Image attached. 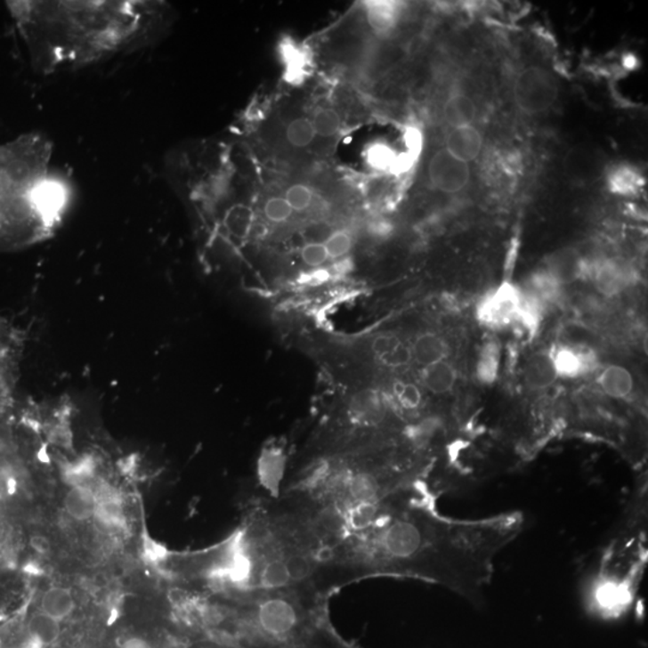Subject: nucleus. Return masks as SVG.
<instances>
[{"label": "nucleus", "instance_id": "obj_10", "mask_svg": "<svg viewBox=\"0 0 648 648\" xmlns=\"http://www.w3.org/2000/svg\"><path fill=\"white\" fill-rule=\"evenodd\" d=\"M348 415L358 425L377 426L385 419L387 408L380 393L374 389H361L354 393L348 402Z\"/></svg>", "mask_w": 648, "mask_h": 648}, {"label": "nucleus", "instance_id": "obj_30", "mask_svg": "<svg viewBox=\"0 0 648 648\" xmlns=\"http://www.w3.org/2000/svg\"><path fill=\"white\" fill-rule=\"evenodd\" d=\"M313 130L316 136L328 137L336 136L341 129V117L339 113L329 107H322L317 109L312 119Z\"/></svg>", "mask_w": 648, "mask_h": 648}, {"label": "nucleus", "instance_id": "obj_29", "mask_svg": "<svg viewBox=\"0 0 648 648\" xmlns=\"http://www.w3.org/2000/svg\"><path fill=\"white\" fill-rule=\"evenodd\" d=\"M258 580H260L262 587L267 589H278L291 584L285 560L271 558V560L265 562V564L262 567Z\"/></svg>", "mask_w": 648, "mask_h": 648}, {"label": "nucleus", "instance_id": "obj_9", "mask_svg": "<svg viewBox=\"0 0 648 648\" xmlns=\"http://www.w3.org/2000/svg\"><path fill=\"white\" fill-rule=\"evenodd\" d=\"M257 622L269 636H286L295 632L299 616L296 606L288 599L271 597L258 605Z\"/></svg>", "mask_w": 648, "mask_h": 648}, {"label": "nucleus", "instance_id": "obj_22", "mask_svg": "<svg viewBox=\"0 0 648 648\" xmlns=\"http://www.w3.org/2000/svg\"><path fill=\"white\" fill-rule=\"evenodd\" d=\"M522 288L547 308V305L554 304L560 298L563 286L546 268H543L530 275L529 280Z\"/></svg>", "mask_w": 648, "mask_h": 648}, {"label": "nucleus", "instance_id": "obj_40", "mask_svg": "<svg viewBox=\"0 0 648 648\" xmlns=\"http://www.w3.org/2000/svg\"><path fill=\"white\" fill-rule=\"evenodd\" d=\"M120 648H151L150 644L146 640L140 639V637H131L126 640V643L120 646Z\"/></svg>", "mask_w": 648, "mask_h": 648}, {"label": "nucleus", "instance_id": "obj_38", "mask_svg": "<svg viewBox=\"0 0 648 648\" xmlns=\"http://www.w3.org/2000/svg\"><path fill=\"white\" fill-rule=\"evenodd\" d=\"M308 243H324L327 238L330 236L329 231H327V226L323 223H313L310 225L308 229Z\"/></svg>", "mask_w": 648, "mask_h": 648}, {"label": "nucleus", "instance_id": "obj_17", "mask_svg": "<svg viewBox=\"0 0 648 648\" xmlns=\"http://www.w3.org/2000/svg\"><path fill=\"white\" fill-rule=\"evenodd\" d=\"M598 385L609 398L625 400L632 395L634 378L628 369L609 365L599 375Z\"/></svg>", "mask_w": 648, "mask_h": 648}, {"label": "nucleus", "instance_id": "obj_3", "mask_svg": "<svg viewBox=\"0 0 648 648\" xmlns=\"http://www.w3.org/2000/svg\"><path fill=\"white\" fill-rule=\"evenodd\" d=\"M513 100L522 115H547L556 106L560 85L547 69L530 65L522 69L513 82Z\"/></svg>", "mask_w": 648, "mask_h": 648}, {"label": "nucleus", "instance_id": "obj_35", "mask_svg": "<svg viewBox=\"0 0 648 648\" xmlns=\"http://www.w3.org/2000/svg\"><path fill=\"white\" fill-rule=\"evenodd\" d=\"M263 213L265 218L273 223L288 222L291 218L293 209L285 198H271L264 203Z\"/></svg>", "mask_w": 648, "mask_h": 648}, {"label": "nucleus", "instance_id": "obj_7", "mask_svg": "<svg viewBox=\"0 0 648 648\" xmlns=\"http://www.w3.org/2000/svg\"><path fill=\"white\" fill-rule=\"evenodd\" d=\"M586 275L597 291L605 296H615L636 284L633 268L623 261L601 258L587 262Z\"/></svg>", "mask_w": 648, "mask_h": 648}, {"label": "nucleus", "instance_id": "obj_25", "mask_svg": "<svg viewBox=\"0 0 648 648\" xmlns=\"http://www.w3.org/2000/svg\"><path fill=\"white\" fill-rule=\"evenodd\" d=\"M41 608L46 615L61 620L71 615L75 609V599L71 592L63 587H52L45 592Z\"/></svg>", "mask_w": 648, "mask_h": 648}, {"label": "nucleus", "instance_id": "obj_16", "mask_svg": "<svg viewBox=\"0 0 648 648\" xmlns=\"http://www.w3.org/2000/svg\"><path fill=\"white\" fill-rule=\"evenodd\" d=\"M523 376L527 387L532 391L550 388L558 378L549 352H538L531 356L526 361Z\"/></svg>", "mask_w": 648, "mask_h": 648}, {"label": "nucleus", "instance_id": "obj_18", "mask_svg": "<svg viewBox=\"0 0 648 648\" xmlns=\"http://www.w3.org/2000/svg\"><path fill=\"white\" fill-rule=\"evenodd\" d=\"M606 185L613 195L632 198L644 188V177L636 167L620 164L609 172Z\"/></svg>", "mask_w": 648, "mask_h": 648}, {"label": "nucleus", "instance_id": "obj_23", "mask_svg": "<svg viewBox=\"0 0 648 648\" xmlns=\"http://www.w3.org/2000/svg\"><path fill=\"white\" fill-rule=\"evenodd\" d=\"M96 494L87 484L72 485L65 498V509L76 520H87L94 515Z\"/></svg>", "mask_w": 648, "mask_h": 648}, {"label": "nucleus", "instance_id": "obj_2", "mask_svg": "<svg viewBox=\"0 0 648 648\" xmlns=\"http://www.w3.org/2000/svg\"><path fill=\"white\" fill-rule=\"evenodd\" d=\"M52 154L40 134L0 146V251L36 246L63 223L72 194L52 167Z\"/></svg>", "mask_w": 648, "mask_h": 648}, {"label": "nucleus", "instance_id": "obj_21", "mask_svg": "<svg viewBox=\"0 0 648 648\" xmlns=\"http://www.w3.org/2000/svg\"><path fill=\"white\" fill-rule=\"evenodd\" d=\"M401 6L394 2H369L365 5L369 26L378 34H388L395 28Z\"/></svg>", "mask_w": 648, "mask_h": 648}, {"label": "nucleus", "instance_id": "obj_31", "mask_svg": "<svg viewBox=\"0 0 648 648\" xmlns=\"http://www.w3.org/2000/svg\"><path fill=\"white\" fill-rule=\"evenodd\" d=\"M393 394L400 408L405 411H416L423 403L422 391L411 382L396 381L393 385Z\"/></svg>", "mask_w": 648, "mask_h": 648}, {"label": "nucleus", "instance_id": "obj_28", "mask_svg": "<svg viewBox=\"0 0 648 648\" xmlns=\"http://www.w3.org/2000/svg\"><path fill=\"white\" fill-rule=\"evenodd\" d=\"M285 136L289 146L296 148V150H305L312 146L317 137L312 119L306 118V117H296L292 119L286 126Z\"/></svg>", "mask_w": 648, "mask_h": 648}, {"label": "nucleus", "instance_id": "obj_8", "mask_svg": "<svg viewBox=\"0 0 648 648\" xmlns=\"http://www.w3.org/2000/svg\"><path fill=\"white\" fill-rule=\"evenodd\" d=\"M558 378L575 380L588 375L597 365V357L588 347L557 344L549 352Z\"/></svg>", "mask_w": 648, "mask_h": 648}, {"label": "nucleus", "instance_id": "obj_37", "mask_svg": "<svg viewBox=\"0 0 648 648\" xmlns=\"http://www.w3.org/2000/svg\"><path fill=\"white\" fill-rule=\"evenodd\" d=\"M301 257L309 267L319 268L329 260L323 243H306L302 247Z\"/></svg>", "mask_w": 648, "mask_h": 648}, {"label": "nucleus", "instance_id": "obj_5", "mask_svg": "<svg viewBox=\"0 0 648 648\" xmlns=\"http://www.w3.org/2000/svg\"><path fill=\"white\" fill-rule=\"evenodd\" d=\"M522 299V286L513 284L512 281H503L482 296L475 316L486 328H508L515 323Z\"/></svg>", "mask_w": 648, "mask_h": 648}, {"label": "nucleus", "instance_id": "obj_4", "mask_svg": "<svg viewBox=\"0 0 648 648\" xmlns=\"http://www.w3.org/2000/svg\"><path fill=\"white\" fill-rule=\"evenodd\" d=\"M23 351L22 330L0 316V416L15 408Z\"/></svg>", "mask_w": 648, "mask_h": 648}, {"label": "nucleus", "instance_id": "obj_13", "mask_svg": "<svg viewBox=\"0 0 648 648\" xmlns=\"http://www.w3.org/2000/svg\"><path fill=\"white\" fill-rule=\"evenodd\" d=\"M547 271L562 286L573 284L586 275V261L574 249H562L551 255Z\"/></svg>", "mask_w": 648, "mask_h": 648}, {"label": "nucleus", "instance_id": "obj_24", "mask_svg": "<svg viewBox=\"0 0 648 648\" xmlns=\"http://www.w3.org/2000/svg\"><path fill=\"white\" fill-rule=\"evenodd\" d=\"M546 312L547 306L542 302L538 301L522 289V304H520L514 324L527 336H534L539 332Z\"/></svg>", "mask_w": 648, "mask_h": 648}, {"label": "nucleus", "instance_id": "obj_1", "mask_svg": "<svg viewBox=\"0 0 648 648\" xmlns=\"http://www.w3.org/2000/svg\"><path fill=\"white\" fill-rule=\"evenodd\" d=\"M10 12L41 74L91 67L150 46L167 23L151 0L10 2Z\"/></svg>", "mask_w": 648, "mask_h": 648}, {"label": "nucleus", "instance_id": "obj_14", "mask_svg": "<svg viewBox=\"0 0 648 648\" xmlns=\"http://www.w3.org/2000/svg\"><path fill=\"white\" fill-rule=\"evenodd\" d=\"M444 122L450 129L454 127L474 126L478 116L477 105L470 95L461 92L451 93L442 107Z\"/></svg>", "mask_w": 648, "mask_h": 648}, {"label": "nucleus", "instance_id": "obj_39", "mask_svg": "<svg viewBox=\"0 0 648 648\" xmlns=\"http://www.w3.org/2000/svg\"><path fill=\"white\" fill-rule=\"evenodd\" d=\"M369 233L375 238H385L392 233L393 226L385 220H375L368 227Z\"/></svg>", "mask_w": 648, "mask_h": 648}, {"label": "nucleus", "instance_id": "obj_12", "mask_svg": "<svg viewBox=\"0 0 648 648\" xmlns=\"http://www.w3.org/2000/svg\"><path fill=\"white\" fill-rule=\"evenodd\" d=\"M371 351L376 360L388 368H403L412 361L411 347L394 334H381L372 340Z\"/></svg>", "mask_w": 648, "mask_h": 648}, {"label": "nucleus", "instance_id": "obj_26", "mask_svg": "<svg viewBox=\"0 0 648 648\" xmlns=\"http://www.w3.org/2000/svg\"><path fill=\"white\" fill-rule=\"evenodd\" d=\"M96 495V506L94 515L103 526L120 527L124 522V509L120 498L111 491Z\"/></svg>", "mask_w": 648, "mask_h": 648}, {"label": "nucleus", "instance_id": "obj_11", "mask_svg": "<svg viewBox=\"0 0 648 648\" xmlns=\"http://www.w3.org/2000/svg\"><path fill=\"white\" fill-rule=\"evenodd\" d=\"M446 150L458 160H477L484 150V137L475 126L454 127L446 137Z\"/></svg>", "mask_w": 648, "mask_h": 648}, {"label": "nucleus", "instance_id": "obj_27", "mask_svg": "<svg viewBox=\"0 0 648 648\" xmlns=\"http://www.w3.org/2000/svg\"><path fill=\"white\" fill-rule=\"evenodd\" d=\"M61 622L45 612L36 613L30 620L29 633L36 643L50 646L56 643L61 636Z\"/></svg>", "mask_w": 648, "mask_h": 648}, {"label": "nucleus", "instance_id": "obj_19", "mask_svg": "<svg viewBox=\"0 0 648 648\" xmlns=\"http://www.w3.org/2000/svg\"><path fill=\"white\" fill-rule=\"evenodd\" d=\"M501 344L495 340H489L479 351L475 375L482 385H491L498 380L501 370Z\"/></svg>", "mask_w": 648, "mask_h": 648}, {"label": "nucleus", "instance_id": "obj_6", "mask_svg": "<svg viewBox=\"0 0 648 648\" xmlns=\"http://www.w3.org/2000/svg\"><path fill=\"white\" fill-rule=\"evenodd\" d=\"M427 178L433 189L447 195H457L471 184L470 164L458 160L446 150H436L427 164Z\"/></svg>", "mask_w": 648, "mask_h": 648}, {"label": "nucleus", "instance_id": "obj_36", "mask_svg": "<svg viewBox=\"0 0 648 648\" xmlns=\"http://www.w3.org/2000/svg\"><path fill=\"white\" fill-rule=\"evenodd\" d=\"M285 563L286 567H288L291 582L304 580L313 571L312 561L310 560V557L305 556V555H291V556L286 558Z\"/></svg>", "mask_w": 648, "mask_h": 648}, {"label": "nucleus", "instance_id": "obj_34", "mask_svg": "<svg viewBox=\"0 0 648 648\" xmlns=\"http://www.w3.org/2000/svg\"><path fill=\"white\" fill-rule=\"evenodd\" d=\"M286 201L291 206L293 212H305L312 205L313 194L312 189L305 184H293L289 186L285 196Z\"/></svg>", "mask_w": 648, "mask_h": 648}, {"label": "nucleus", "instance_id": "obj_15", "mask_svg": "<svg viewBox=\"0 0 648 648\" xmlns=\"http://www.w3.org/2000/svg\"><path fill=\"white\" fill-rule=\"evenodd\" d=\"M409 347H411L412 360L420 367H430L447 360V343L435 333L420 334Z\"/></svg>", "mask_w": 648, "mask_h": 648}, {"label": "nucleus", "instance_id": "obj_32", "mask_svg": "<svg viewBox=\"0 0 648 648\" xmlns=\"http://www.w3.org/2000/svg\"><path fill=\"white\" fill-rule=\"evenodd\" d=\"M368 164L374 170L387 171L393 170L396 160L395 151L388 144L375 143L370 147L367 154Z\"/></svg>", "mask_w": 648, "mask_h": 648}, {"label": "nucleus", "instance_id": "obj_20", "mask_svg": "<svg viewBox=\"0 0 648 648\" xmlns=\"http://www.w3.org/2000/svg\"><path fill=\"white\" fill-rule=\"evenodd\" d=\"M458 381L457 369L447 360L423 368L422 382L424 387L433 394H447L453 391Z\"/></svg>", "mask_w": 648, "mask_h": 648}, {"label": "nucleus", "instance_id": "obj_33", "mask_svg": "<svg viewBox=\"0 0 648 648\" xmlns=\"http://www.w3.org/2000/svg\"><path fill=\"white\" fill-rule=\"evenodd\" d=\"M327 254L332 260L346 256L352 249L353 239L350 232L344 230L336 231L330 233V236L324 241Z\"/></svg>", "mask_w": 648, "mask_h": 648}, {"label": "nucleus", "instance_id": "obj_41", "mask_svg": "<svg viewBox=\"0 0 648 648\" xmlns=\"http://www.w3.org/2000/svg\"><path fill=\"white\" fill-rule=\"evenodd\" d=\"M0 547H2V543H0Z\"/></svg>", "mask_w": 648, "mask_h": 648}]
</instances>
